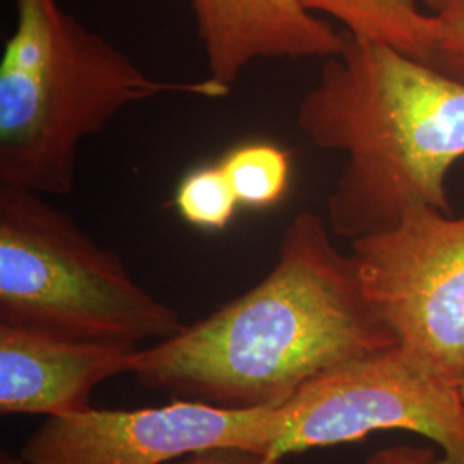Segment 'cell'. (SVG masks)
Instances as JSON below:
<instances>
[{
	"instance_id": "cell-1",
	"label": "cell",
	"mask_w": 464,
	"mask_h": 464,
	"mask_svg": "<svg viewBox=\"0 0 464 464\" xmlns=\"http://www.w3.org/2000/svg\"><path fill=\"white\" fill-rule=\"evenodd\" d=\"M324 217L301 210L270 272L241 296L140 349L143 387L227 410L281 408L316 375L398 339L366 298L353 253Z\"/></svg>"
},
{
	"instance_id": "cell-2",
	"label": "cell",
	"mask_w": 464,
	"mask_h": 464,
	"mask_svg": "<svg viewBox=\"0 0 464 464\" xmlns=\"http://www.w3.org/2000/svg\"><path fill=\"white\" fill-rule=\"evenodd\" d=\"M296 122L315 147L346 159L327 199L335 236L385 231L416 208L454 214L448 179L464 159L461 80L346 34L299 100Z\"/></svg>"
},
{
	"instance_id": "cell-3",
	"label": "cell",
	"mask_w": 464,
	"mask_h": 464,
	"mask_svg": "<svg viewBox=\"0 0 464 464\" xmlns=\"http://www.w3.org/2000/svg\"><path fill=\"white\" fill-rule=\"evenodd\" d=\"M16 24L0 59V186L45 197L74 189L78 151L124 109L164 95L226 99L214 78L147 74L57 0H14Z\"/></svg>"
},
{
	"instance_id": "cell-4",
	"label": "cell",
	"mask_w": 464,
	"mask_h": 464,
	"mask_svg": "<svg viewBox=\"0 0 464 464\" xmlns=\"http://www.w3.org/2000/svg\"><path fill=\"white\" fill-rule=\"evenodd\" d=\"M0 324L78 341L138 346L184 327L45 195L0 186Z\"/></svg>"
},
{
	"instance_id": "cell-5",
	"label": "cell",
	"mask_w": 464,
	"mask_h": 464,
	"mask_svg": "<svg viewBox=\"0 0 464 464\" xmlns=\"http://www.w3.org/2000/svg\"><path fill=\"white\" fill-rule=\"evenodd\" d=\"M281 433L270 459L411 431L442 452L439 464H464V404L456 383L415 363L399 346L316 375L281 408Z\"/></svg>"
},
{
	"instance_id": "cell-6",
	"label": "cell",
	"mask_w": 464,
	"mask_h": 464,
	"mask_svg": "<svg viewBox=\"0 0 464 464\" xmlns=\"http://www.w3.org/2000/svg\"><path fill=\"white\" fill-rule=\"evenodd\" d=\"M366 298L431 375L464 379V216L416 208L351 241Z\"/></svg>"
},
{
	"instance_id": "cell-7",
	"label": "cell",
	"mask_w": 464,
	"mask_h": 464,
	"mask_svg": "<svg viewBox=\"0 0 464 464\" xmlns=\"http://www.w3.org/2000/svg\"><path fill=\"white\" fill-rule=\"evenodd\" d=\"M281 433V410H227L179 399L140 410L53 416L21 449L24 464H167L210 449L268 454Z\"/></svg>"
},
{
	"instance_id": "cell-8",
	"label": "cell",
	"mask_w": 464,
	"mask_h": 464,
	"mask_svg": "<svg viewBox=\"0 0 464 464\" xmlns=\"http://www.w3.org/2000/svg\"><path fill=\"white\" fill-rule=\"evenodd\" d=\"M138 351L0 324V413L53 418L86 411L97 385L133 373Z\"/></svg>"
},
{
	"instance_id": "cell-9",
	"label": "cell",
	"mask_w": 464,
	"mask_h": 464,
	"mask_svg": "<svg viewBox=\"0 0 464 464\" xmlns=\"http://www.w3.org/2000/svg\"><path fill=\"white\" fill-rule=\"evenodd\" d=\"M208 76L231 86L258 61L329 59L346 34L299 0H191Z\"/></svg>"
},
{
	"instance_id": "cell-10",
	"label": "cell",
	"mask_w": 464,
	"mask_h": 464,
	"mask_svg": "<svg viewBox=\"0 0 464 464\" xmlns=\"http://www.w3.org/2000/svg\"><path fill=\"white\" fill-rule=\"evenodd\" d=\"M316 16L331 17L344 32L383 44L429 63L440 32V17L418 7L416 0H299Z\"/></svg>"
},
{
	"instance_id": "cell-11",
	"label": "cell",
	"mask_w": 464,
	"mask_h": 464,
	"mask_svg": "<svg viewBox=\"0 0 464 464\" xmlns=\"http://www.w3.org/2000/svg\"><path fill=\"white\" fill-rule=\"evenodd\" d=\"M218 164L245 208H268L281 201L291 179V159L268 141H249L229 150Z\"/></svg>"
},
{
	"instance_id": "cell-12",
	"label": "cell",
	"mask_w": 464,
	"mask_h": 464,
	"mask_svg": "<svg viewBox=\"0 0 464 464\" xmlns=\"http://www.w3.org/2000/svg\"><path fill=\"white\" fill-rule=\"evenodd\" d=\"M172 207L186 224L201 231H224L241 207L222 166L189 170L178 184Z\"/></svg>"
},
{
	"instance_id": "cell-13",
	"label": "cell",
	"mask_w": 464,
	"mask_h": 464,
	"mask_svg": "<svg viewBox=\"0 0 464 464\" xmlns=\"http://www.w3.org/2000/svg\"><path fill=\"white\" fill-rule=\"evenodd\" d=\"M429 63L464 82V16L440 17V32Z\"/></svg>"
},
{
	"instance_id": "cell-14",
	"label": "cell",
	"mask_w": 464,
	"mask_h": 464,
	"mask_svg": "<svg viewBox=\"0 0 464 464\" xmlns=\"http://www.w3.org/2000/svg\"><path fill=\"white\" fill-rule=\"evenodd\" d=\"M178 464H282V461H274L268 454L260 450L224 448L197 452L179 459Z\"/></svg>"
},
{
	"instance_id": "cell-15",
	"label": "cell",
	"mask_w": 464,
	"mask_h": 464,
	"mask_svg": "<svg viewBox=\"0 0 464 464\" xmlns=\"http://www.w3.org/2000/svg\"><path fill=\"white\" fill-rule=\"evenodd\" d=\"M365 464H439V459L429 449L394 446L372 454Z\"/></svg>"
},
{
	"instance_id": "cell-16",
	"label": "cell",
	"mask_w": 464,
	"mask_h": 464,
	"mask_svg": "<svg viewBox=\"0 0 464 464\" xmlns=\"http://www.w3.org/2000/svg\"><path fill=\"white\" fill-rule=\"evenodd\" d=\"M433 16H464V0H421Z\"/></svg>"
},
{
	"instance_id": "cell-17",
	"label": "cell",
	"mask_w": 464,
	"mask_h": 464,
	"mask_svg": "<svg viewBox=\"0 0 464 464\" xmlns=\"http://www.w3.org/2000/svg\"><path fill=\"white\" fill-rule=\"evenodd\" d=\"M0 464H24L21 456H14V454H9V452H2V463Z\"/></svg>"
},
{
	"instance_id": "cell-18",
	"label": "cell",
	"mask_w": 464,
	"mask_h": 464,
	"mask_svg": "<svg viewBox=\"0 0 464 464\" xmlns=\"http://www.w3.org/2000/svg\"><path fill=\"white\" fill-rule=\"evenodd\" d=\"M458 389H459V396H461V401H463L464 404V379L458 383Z\"/></svg>"
}]
</instances>
